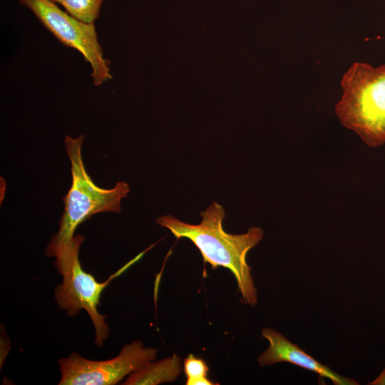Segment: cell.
Wrapping results in <instances>:
<instances>
[{
  "mask_svg": "<svg viewBox=\"0 0 385 385\" xmlns=\"http://www.w3.org/2000/svg\"><path fill=\"white\" fill-rule=\"evenodd\" d=\"M200 215L202 220L197 225L184 222L172 215L160 216L156 222L168 229L177 239L184 237L191 240L200 250L205 262L212 268L220 266L230 270L236 279L242 302L255 306L257 292L246 256L262 240L263 230L252 227L244 234L226 232L222 227L225 209L217 202H213Z\"/></svg>",
  "mask_w": 385,
  "mask_h": 385,
  "instance_id": "cell-1",
  "label": "cell"
},
{
  "mask_svg": "<svg viewBox=\"0 0 385 385\" xmlns=\"http://www.w3.org/2000/svg\"><path fill=\"white\" fill-rule=\"evenodd\" d=\"M335 113L341 124L370 148L385 143V64L354 62L340 82Z\"/></svg>",
  "mask_w": 385,
  "mask_h": 385,
  "instance_id": "cell-2",
  "label": "cell"
},
{
  "mask_svg": "<svg viewBox=\"0 0 385 385\" xmlns=\"http://www.w3.org/2000/svg\"><path fill=\"white\" fill-rule=\"evenodd\" d=\"M83 240L82 235H76L66 244L51 248L47 247L46 255L56 257L55 265L63 277L62 283L55 291V299L58 307L65 310L69 316L76 315L81 309H85L95 328V344L101 347L109 333L108 326L105 321L107 316L100 314L97 309L103 290L112 279L138 261L152 246L111 274L106 282H98L81 267L78 254Z\"/></svg>",
  "mask_w": 385,
  "mask_h": 385,
  "instance_id": "cell-3",
  "label": "cell"
},
{
  "mask_svg": "<svg viewBox=\"0 0 385 385\" xmlns=\"http://www.w3.org/2000/svg\"><path fill=\"white\" fill-rule=\"evenodd\" d=\"M84 136L73 138L66 135V150L71 165V186L63 197L64 212L59 222L58 232L53 237L48 248L71 241L77 227L94 214L105 212H119L120 201L130 191L123 181L117 182L111 189L96 185L88 174L81 155Z\"/></svg>",
  "mask_w": 385,
  "mask_h": 385,
  "instance_id": "cell-4",
  "label": "cell"
},
{
  "mask_svg": "<svg viewBox=\"0 0 385 385\" xmlns=\"http://www.w3.org/2000/svg\"><path fill=\"white\" fill-rule=\"evenodd\" d=\"M62 44L79 51L91 68L96 86L112 78L110 61L105 58L94 23H86L61 9L51 0H19Z\"/></svg>",
  "mask_w": 385,
  "mask_h": 385,
  "instance_id": "cell-5",
  "label": "cell"
},
{
  "mask_svg": "<svg viewBox=\"0 0 385 385\" xmlns=\"http://www.w3.org/2000/svg\"><path fill=\"white\" fill-rule=\"evenodd\" d=\"M158 350L145 347L140 341L125 344L117 356L106 361H93L72 353L58 360L59 385H113L145 364L156 360Z\"/></svg>",
  "mask_w": 385,
  "mask_h": 385,
  "instance_id": "cell-6",
  "label": "cell"
},
{
  "mask_svg": "<svg viewBox=\"0 0 385 385\" xmlns=\"http://www.w3.org/2000/svg\"><path fill=\"white\" fill-rule=\"evenodd\" d=\"M261 334L269 342L270 345L257 358L260 366H270L281 361L289 362L327 378L335 385L359 384L356 380L341 376L321 364L274 329L264 328Z\"/></svg>",
  "mask_w": 385,
  "mask_h": 385,
  "instance_id": "cell-7",
  "label": "cell"
},
{
  "mask_svg": "<svg viewBox=\"0 0 385 385\" xmlns=\"http://www.w3.org/2000/svg\"><path fill=\"white\" fill-rule=\"evenodd\" d=\"M181 359L176 354L159 361H150L132 373L124 385H157L173 382L182 371Z\"/></svg>",
  "mask_w": 385,
  "mask_h": 385,
  "instance_id": "cell-8",
  "label": "cell"
},
{
  "mask_svg": "<svg viewBox=\"0 0 385 385\" xmlns=\"http://www.w3.org/2000/svg\"><path fill=\"white\" fill-rule=\"evenodd\" d=\"M61 4L72 16L86 22L95 23L104 0H51Z\"/></svg>",
  "mask_w": 385,
  "mask_h": 385,
  "instance_id": "cell-9",
  "label": "cell"
},
{
  "mask_svg": "<svg viewBox=\"0 0 385 385\" xmlns=\"http://www.w3.org/2000/svg\"><path fill=\"white\" fill-rule=\"evenodd\" d=\"M183 371L187 376V385H214V383L207 379L209 367L204 360L189 354L183 361Z\"/></svg>",
  "mask_w": 385,
  "mask_h": 385,
  "instance_id": "cell-10",
  "label": "cell"
},
{
  "mask_svg": "<svg viewBox=\"0 0 385 385\" xmlns=\"http://www.w3.org/2000/svg\"><path fill=\"white\" fill-rule=\"evenodd\" d=\"M369 385H385V368L380 374L373 381L367 383Z\"/></svg>",
  "mask_w": 385,
  "mask_h": 385,
  "instance_id": "cell-11",
  "label": "cell"
}]
</instances>
